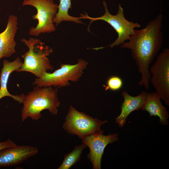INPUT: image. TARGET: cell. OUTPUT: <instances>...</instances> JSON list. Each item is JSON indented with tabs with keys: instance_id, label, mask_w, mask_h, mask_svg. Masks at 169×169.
I'll return each mask as SVG.
<instances>
[{
	"instance_id": "8",
	"label": "cell",
	"mask_w": 169,
	"mask_h": 169,
	"mask_svg": "<svg viewBox=\"0 0 169 169\" xmlns=\"http://www.w3.org/2000/svg\"><path fill=\"white\" fill-rule=\"evenodd\" d=\"M150 79L156 92L165 104L169 106V49H164L150 68Z\"/></svg>"
},
{
	"instance_id": "19",
	"label": "cell",
	"mask_w": 169,
	"mask_h": 169,
	"mask_svg": "<svg viewBox=\"0 0 169 169\" xmlns=\"http://www.w3.org/2000/svg\"></svg>"
},
{
	"instance_id": "10",
	"label": "cell",
	"mask_w": 169,
	"mask_h": 169,
	"mask_svg": "<svg viewBox=\"0 0 169 169\" xmlns=\"http://www.w3.org/2000/svg\"><path fill=\"white\" fill-rule=\"evenodd\" d=\"M38 149L27 145L13 146L0 151V167L14 166L22 163L36 155Z\"/></svg>"
},
{
	"instance_id": "7",
	"label": "cell",
	"mask_w": 169,
	"mask_h": 169,
	"mask_svg": "<svg viewBox=\"0 0 169 169\" xmlns=\"http://www.w3.org/2000/svg\"><path fill=\"white\" fill-rule=\"evenodd\" d=\"M22 5L33 6L37 11L32 18L37 20L38 23L35 27L30 28V35L38 36L41 33H50L55 30L53 19L58 12V5L53 0H24Z\"/></svg>"
},
{
	"instance_id": "16",
	"label": "cell",
	"mask_w": 169,
	"mask_h": 169,
	"mask_svg": "<svg viewBox=\"0 0 169 169\" xmlns=\"http://www.w3.org/2000/svg\"><path fill=\"white\" fill-rule=\"evenodd\" d=\"M86 146L83 144L76 146L71 152L64 155L63 161L58 169H69L76 164L81 158L82 151Z\"/></svg>"
},
{
	"instance_id": "15",
	"label": "cell",
	"mask_w": 169,
	"mask_h": 169,
	"mask_svg": "<svg viewBox=\"0 0 169 169\" xmlns=\"http://www.w3.org/2000/svg\"><path fill=\"white\" fill-rule=\"evenodd\" d=\"M71 9V0H59L58 11L53 18V22L57 25L63 21L73 22L78 23H82L80 17L70 16L68 13L69 9Z\"/></svg>"
},
{
	"instance_id": "11",
	"label": "cell",
	"mask_w": 169,
	"mask_h": 169,
	"mask_svg": "<svg viewBox=\"0 0 169 169\" xmlns=\"http://www.w3.org/2000/svg\"><path fill=\"white\" fill-rule=\"evenodd\" d=\"M18 24L17 17L9 15L6 28L0 33V59L9 57L15 52L17 43L14 38L18 29Z\"/></svg>"
},
{
	"instance_id": "2",
	"label": "cell",
	"mask_w": 169,
	"mask_h": 169,
	"mask_svg": "<svg viewBox=\"0 0 169 169\" xmlns=\"http://www.w3.org/2000/svg\"><path fill=\"white\" fill-rule=\"evenodd\" d=\"M57 88L36 86L32 90L24 94L21 113L22 122L28 118L38 120L42 116L41 112L45 110L53 115H56L60 104Z\"/></svg>"
},
{
	"instance_id": "3",
	"label": "cell",
	"mask_w": 169,
	"mask_h": 169,
	"mask_svg": "<svg viewBox=\"0 0 169 169\" xmlns=\"http://www.w3.org/2000/svg\"><path fill=\"white\" fill-rule=\"evenodd\" d=\"M20 41L28 47V50L22 55L24 61L17 72H30L38 78L48 70L53 69L48 58L53 52L51 47L38 38H23Z\"/></svg>"
},
{
	"instance_id": "13",
	"label": "cell",
	"mask_w": 169,
	"mask_h": 169,
	"mask_svg": "<svg viewBox=\"0 0 169 169\" xmlns=\"http://www.w3.org/2000/svg\"><path fill=\"white\" fill-rule=\"evenodd\" d=\"M23 64L19 57H17L14 61H9L4 60L0 74V100L6 96L10 97L19 103H22L24 94L14 95L10 94L8 90L7 84L10 74L17 71Z\"/></svg>"
},
{
	"instance_id": "1",
	"label": "cell",
	"mask_w": 169,
	"mask_h": 169,
	"mask_svg": "<svg viewBox=\"0 0 169 169\" xmlns=\"http://www.w3.org/2000/svg\"><path fill=\"white\" fill-rule=\"evenodd\" d=\"M162 15L160 13L149 21L143 28L134 30L129 39L121 44L120 47L131 50L132 56L138 67L141 79L138 82L147 90L149 88L151 74L150 65L160 51L163 42V34L161 29Z\"/></svg>"
},
{
	"instance_id": "9",
	"label": "cell",
	"mask_w": 169,
	"mask_h": 169,
	"mask_svg": "<svg viewBox=\"0 0 169 169\" xmlns=\"http://www.w3.org/2000/svg\"><path fill=\"white\" fill-rule=\"evenodd\" d=\"M102 133L92 134L82 139L83 144L87 146L90 152L87 157L91 162L94 169L101 168L102 156L105 147L118 140V134L104 135Z\"/></svg>"
},
{
	"instance_id": "12",
	"label": "cell",
	"mask_w": 169,
	"mask_h": 169,
	"mask_svg": "<svg viewBox=\"0 0 169 169\" xmlns=\"http://www.w3.org/2000/svg\"><path fill=\"white\" fill-rule=\"evenodd\" d=\"M147 94L146 91H143L138 95L133 96L126 91H123L121 95L124 100L121 107V113L115 119V123L118 124L119 127L124 126L128 116L132 112L141 109L144 103Z\"/></svg>"
},
{
	"instance_id": "17",
	"label": "cell",
	"mask_w": 169,
	"mask_h": 169,
	"mask_svg": "<svg viewBox=\"0 0 169 169\" xmlns=\"http://www.w3.org/2000/svg\"><path fill=\"white\" fill-rule=\"evenodd\" d=\"M123 85L121 79L119 76H113L108 79L106 85L105 86V90H110L112 91H117L120 90Z\"/></svg>"
},
{
	"instance_id": "5",
	"label": "cell",
	"mask_w": 169,
	"mask_h": 169,
	"mask_svg": "<svg viewBox=\"0 0 169 169\" xmlns=\"http://www.w3.org/2000/svg\"><path fill=\"white\" fill-rule=\"evenodd\" d=\"M104 7L105 13L100 17L92 18L89 16L87 14L85 15L82 14L80 17L81 19H88L92 22L97 20L104 21L110 25L115 30L118 34L117 39L111 44L105 47L95 48L94 49L98 50L106 47L111 48L118 46L128 40L131 35L134 32L135 28H140L141 25L137 23H134L127 20L125 17L124 10L120 4L118 6V10L115 15H113L110 13L107 8L106 3L105 1L103 2Z\"/></svg>"
},
{
	"instance_id": "6",
	"label": "cell",
	"mask_w": 169,
	"mask_h": 169,
	"mask_svg": "<svg viewBox=\"0 0 169 169\" xmlns=\"http://www.w3.org/2000/svg\"><path fill=\"white\" fill-rule=\"evenodd\" d=\"M107 122V120L101 121L96 118H93L78 111L70 105L63 128L67 133L77 135L82 139L92 134L103 133L100 127Z\"/></svg>"
},
{
	"instance_id": "18",
	"label": "cell",
	"mask_w": 169,
	"mask_h": 169,
	"mask_svg": "<svg viewBox=\"0 0 169 169\" xmlns=\"http://www.w3.org/2000/svg\"><path fill=\"white\" fill-rule=\"evenodd\" d=\"M15 144L13 141L10 139L3 142H0V151L3 149L13 146Z\"/></svg>"
},
{
	"instance_id": "4",
	"label": "cell",
	"mask_w": 169,
	"mask_h": 169,
	"mask_svg": "<svg viewBox=\"0 0 169 169\" xmlns=\"http://www.w3.org/2000/svg\"><path fill=\"white\" fill-rule=\"evenodd\" d=\"M88 62L79 59L76 64H61L60 68L52 73L47 72L37 78L33 84L40 87L52 86L59 88L69 85V81L75 82L81 77Z\"/></svg>"
},
{
	"instance_id": "14",
	"label": "cell",
	"mask_w": 169,
	"mask_h": 169,
	"mask_svg": "<svg viewBox=\"0 0 169 169\" xmlns=\"http://www.w3.org/2000/svg\"><path fill=\"white\" fill-rule=\"evenodd\" d=\"M161 99L156 92L147 93L144 103L141 108L143 111H146L150 116H158L159 123L163 125L168 124L169 115L166 107L162 105Z\"/></svg>"
}]
</instances>
